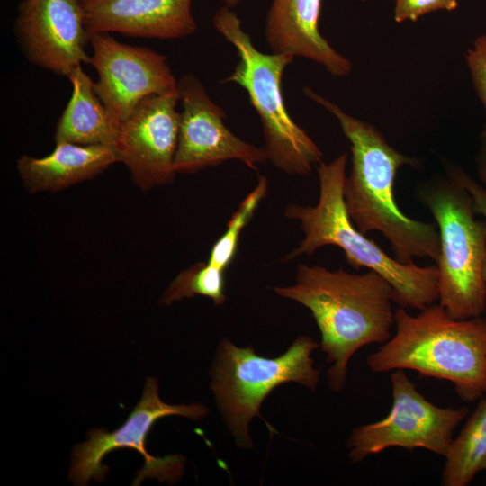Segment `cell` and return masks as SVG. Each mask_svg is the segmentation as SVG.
<instances>
[{"instance_id":"6da1fadb","label":"cell","mask_w":486,"mask_h":486,"mask_svg":"<svg viewBox=\"0 0 486 486\" xmlns=\"http://www.w3.org/2000/svg\"><path fill=\"white\" fill-rule=\"evenodd\" d=\"M303 94L337 119L350 143L352 166L345 179L343 195L354 225L365 235L380 232L390 242L394 258L401 264L414 263V257L436 263L440 238L436 224L408 217L400 210L394 196L399 168L416 166L418 159L399 152L374 126L347 114L312 89L304 87Z\"/></svg>"},{"instance_id":"7a4b0ae2","label":"cell","mask_w":486,"mask_h":486,"mask_svg":"<svg viewBox=\"0 0 486 486\" xmlns=\"http://www.w3.org/2000/svg\"><path fill=\"white\" fill-rule=\"evenodd\" d=\"M272 289L311 312L321 335V350L332 364L328 370L332 391L344 388L348 362L357 350L392 338L393 289L374 270L354 274L301 264L292 285Z\"/></svg>"},{"instance_id":"3957f363","label":"cell","mask_w":486,"mask_h":486,"mask_svg":"<svg viewBox=\"0 0 486 486\" xmlns=\"http://www.w3.org/2000/svg\"><path fill=\"white\" fill-rule=\"evenodd\" d=\"M394 324V336L367 357L372 372L409 369L446 380L466 402L486 393V319H454L433 303L416 316L398 308Z\"/></svg>"},{"instance_id":"277c9868","label":"cell","mask_w":486,"mask_h":486,"mask_svg":"<svg viewBox=\"0 0 486 486\" xmlns=\"http://www.w3.org/2000/svg\"><path fill=\"white\" fill-rule=\"evenodd\" d=\"M346 163V152L329 163L320 162V195L316 205L286 206L284 215L300 222L304 237L299 247L282 257L281 262L311 255L325 246H336L343 250L351 266L374 270L388 281L393 289L394 302L402 308L424 310L438 301L436 266L401 264L354 225L343 195Z\"/></svg>"},{"instance_id":"5b68a950","label":"cell","mask_w":486,"mask_h":486,"mask_svg":"<svg viewBox=\"0 0 486 486\" xmlns=\"http://www.w3.org/2000/svg\"><path fill=\"white\" fill-rule=\"evenodd\" d=\"M212 25L238 53V64L222 83L238 85L248 93L260 119L267 161L288 175H309L323 153L290 116L282 92L284 72L295 57L256 49L233 9L221 6Z\"/></svg>"},{"instance_id":"8992f818","label":"cell","mask_w":486,"mask_h":486,"mask_svg":"<svg viewBox=\"0 0 486 486\" xmlns=\"http://www.w3.org/2000/svg\"><path fill=\"white\" fill-rule=\"evenodd\" d=\"M416 197L438 227L439 304L454 319L481 317L486 309V220L474 218L471 194L448 175L419 184Z\"/></svg>"},{"instance_id":"52a82bcc","label":"cell","mask_w":486,"mask_h":486,"mask_svg":"<svg viewBox=\"0 0 486 486\" xmlns=\"http://www.w3.org/2000/svg\"><path fill=\"white\" fill-rule=\"evenodd\" d=\"M320 346L309 336L298 337L280 356H258L253 347H238L221 339L211 369V389L217 406L238 446L251 448L249 423L277 386L297 382L315 391L320 371L311 352Z\"/></svg>"},{"instance_id":"ba28073f","label":"cell","mask_w":486,"mask_h":486,"mask_svg":"<svg viewBox=\"0 0 486 486\" xmlns=\"http://www.w3.org/2000/svg\"><path fill=\"white\" fill-rule=\"evenodd\" d=\"M209 409L202 403L170 405L158 396V382L148 377L141 400L129 415L125 423L116 430L92 429L88 439L74 446L68 477L76 485H86L91 479L101 482L109 471L102 464L104 456L115 449L131 448L144 457V465L132 484L139 485L146 479L176 482L184 471V457L179 454L155 457L146 449L147 436L152 426L161 418L176 415L198 420L204 418Z\"/></svg>"},{"instance_id":"9c48e42d","label":"cell","mask_w":486,"mask_h":486,"mask_svg":"<svg viewBox=\"0 0 486 486\" xmlns=\"http://www.w3.org/2000/svg\"><path fill=\"white\" fill-rule=\"evenodd\" d=\"M392 405L382 419L354 428L347 440L348 456L359 463L391 447L427 449L446 456L454 433L468 408H441L416 389L403 369L391 374Z\"/></svg>"},{"instance_id":"30bf717a","label":"cell","mask_w":486,"mask_h":486,"mask_svg":"<svg viewBox=\"0 0 486 486\" xmlns=\"http://www.w3.org/2000/svg\"><path fill=\"white\" fill-rule=\"evenodd\" d=\"M89 64L98 75L94 91L118 127L145 98L177 89L178 79L163 54L106 32H89Z\"/></svg>"},{"instance_id":"8fae6325","label":"cell","mask_w":486,"mask_h":486,"mask_svg":"<svg viewBox=\"0 0 486 486\" xmlns=\"http://www.w3.org/2000/svg\"><path fill=\"white\" fill-rule=\"evenodd\" d=\"M177 90L182 106L174 161L177 174L196 173L230 160L256 169L267 161L263 147L247 142L230 130L224 123V111L194 75L178 78Z\"/></svg>"},{"instance_id":"7c38bea8","label":"cell","mask_w":486,"mask_h":486,"mask_svg":"<svg viewBox=\"0 0 486 486\" xmlns=\"http://www.w3.org/2000/svg\"><path fill=\"white\" fill-rule=\"evenodd\" d=\"M178 90L142 100L119 126L114 148L119 162L143 192L171 184L178 142Z\"/></svg>"},{"instance_id":"4fadbf2b","label":"cell","mask_w":486,"mask_h":486,"mask_svg":"<svg viewBox=\"0 0 486 486\" xmlns=\"http://www.w3.org/2000/svg\"><path fill=\"white\" fill-rule=\"evenodd\" d=\"M14 32L23 56L42 69L68 77L89 64V32L80 0H22Z\"/></svg>"},{"instance_id":"5bb4252c","label":"cell","mask_w":486,"mask_h":486,"mask_svg":"<svg viewBox=\"0 0 486 486\" xmlns=\"http://www.w3.org/2000/svg\"><path fill=\"white\" fill-rule=\"evenodd\" d=\"M88 32L177 40L195 33L193 0H80Z\"/></svg>"},{"instance_id":"9a60e30c","label":"cell","mask_w":486,"mask_h":486,"mask_svg":"<svg viewBox=\"0 0 486 486\" xmlns=\"http://www.w3.org/2000/svg\"><path fill=\"white\" fill-rule=\"evenodd\" d=\"M322 0H272L264 35L272 52L289 53L322 66L333 76H346L351 62L321 35Z\"/></svg>"},{"instance_id":"2e32d148","label":"cell","mask_w":486,"mask_h":486,"mask_svg":"<svg viewBox=\"0 0 486 486\" xmlns=\"http://www.w3.org/2000/svg\"><path fill=\"white\" fill-rule=\"evenodd\" d=\"M54 150L42 158L21 156L16 169L31 194L58 192L104 173L119 162L113 147L55 143Z\"/></svg>"},{"instance_id":"e0dca14e","label":"cell","mask_w":486,"mask_h":486,"mask_svg":"<svg viewBox=\"0 0 486 486\" xmlns=\"http://www.w3.org/2000/svg\"><path fill=\"white\" fill-rule=\"evenodd\" d=\"M68 78L72 94L56 124L55 143L114 148L119 127L96 94L94 82L82 66L75 68Z\"/></svg>"},{"instance_id":"ac0fdd59","label":"cell","mask_w":486,"mask_h":486,"mask_svg":"<svg viewBox=\"0 0 486 486\" xmlns=\"http://www.w3.org/2000/svg\"><path fill=\"white\" fill-rule=\"evenodd\" d=\"M444 486H466L486 470V397L477 405L445 456Z\"/></svg>"},{"instance_id":"d6986e66","label":"cell","mask_w":486,"mask_h":486,"mask_svg":"<svg viewBox=\"0 0 486 486\" xmlns=\"http://www.w3.org/2000/svg\"><path fill=\"white\" fill-rule=\"evenodd\" d=\"M225 270L210 263L200 262L182 271L165 291L160 302L170 305L195 295L208 297L216 305L226 301Z\"/></svg>"},{"instance_id":"ffe728a7","label":"cell","mask_w":486,"mask_h":486,"mask_svg":"<svg viewBox=\"0 0 486 486\" xmlns=\"http://www.w3.org/2000/svg\"><path fill=\"white\" fill-rule=\"evenodd\" d=\"M268 189L267 178L259 176L254 189L243 199L227 223L225 232L213 244L207 262L226 271L234 260L239 238Z\"/></svg>"},{"instance_id":"44dd1931","label":"cell","mask_w":486,"mask_h":486,"mask_svg":"<svg viewBox=\"0 0 486 486\" xmlns=\"http://www.w3.org/2000/svg\"><path fill=\"white\" fill-rule=\"evenodd\" d=\"M472 85L486 112V35L477 37L465 54Z\"/></svg>"},{"instance_id":"7402d4cb","label":"cell","mask_w":486,"mask_h":486,"mask_svg":"<svg viewBox=\"0 0 486 486\" xmlns=\"http://www.w3.org/2000/svg\"><path fill=\"white\" fill-rule=\"evenodd\" d=\"M457 5V0H395L394 20L396 22H415L426 14L453 11Z\"/></svg>"},{"instance_id":"603a6c76","label":"cell","mask_w":486,"mask_h":486,"mask_svg":"<svg viewBox=\"0 0 486 486\" xmlns=\"http://www.w3.org/2000/svg\"><path fill=\"white\" fill-rule=\"evenodd\" d=\"M446 174L459 182L468 191L472 198L475 212L482 214L486 220V188L456 165H446Z\"/></svg>"},{"instance_id":"cb8c5ba5","label":"cell","mask_w":486,"mask_h":486,"mask_svg":"<svg viewBox=\"0 0 486 486\" xmlns=\"http://www.w3.org/2000/svg\"><path fill=\"white\" fill-rule=\"evenodd\" d=\"M477 174L481 183L486 188V124L480 135V148L476 157Z\"/></svg>"},{"instance_id":"d4e9b609","label":"cell","mask_w":486,"mask_h":486,"mask_svg":"<svg viewBox=\"0 0 486 486\" xmlns=\"http://www.w3.org/2000/svg\"><path fill=\"white\" fill-rule=\"evenodd\" d=\"M223 4V6L233 9L238 6L242 0H216Z\"/></svg>"}]
</instances>
